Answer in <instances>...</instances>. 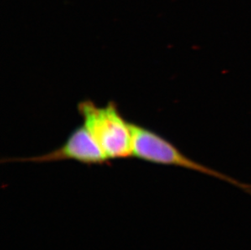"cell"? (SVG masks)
I'll use <instances>...</instances> for the list:
<instances>
[{
    "label": "cell",
    "instance_id": "cell-1",
    "mask_svg": "<svg viewBox=\"0 0 251 250\" xmlns=\"http://www.w3.org/2000/svg\"><path fill=\"white\" fill-rule=\"evenodd\" d=\"M77 110L83 119L84 126L109 160L133 157L130 123L121 116L114 101L98 106L91 100H84L79 102Z\"/></svg>",
    "mask_w": 251,
    "mask_h": 250
},
{
    "label": "cell",
    "instance_id": "cell-2",
    "mask_svg": "<svg viewBox=\"0 0 251 250\" xmlns=\"http://www.w3.org/2000/svg\"><path fill=\"white\" fill-rule=\"evenodd\" d=\"M133 135V157L159 165L185 168L208 175L237 187L251 196V184L240 181L233 177L194 160L175 145L152 130L130 123Z\"/></svg>",
    "mask_w": 251,
    "mask_h": 250
},
{
    "label": "cell",
    "instance_id": "cell-3",
    "mask_svg": "<svg viewBox=\"0 0 251 250\" xmlns=\"http://www.w3.org/2000/svg\"><path fill=\"white\" fill-rule=\"evenodd\" d=\"M74 160L85 165H105L109 159L87 128L82 125L70 133L61 147L42 155L28 158H6L2 163H43Z\"/></svg>",
    "mask_w": 251,
    "mask_h": 250
}]
</instances>
